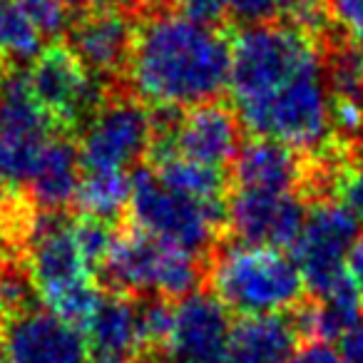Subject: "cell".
<instances>
[{"mask_svg": "<svg viewBox=\"0 0 363 363\" xmlns=\"http://www.w3.org/2000/svg\"><path fill=\"white\" fill-rule=\"evenodd\" d=\"M224 3H227V18L242 28L272 23L281 13L279 0H224Z\"/></svg>", "mask_w": 363, "mask_h": 363, "instance_id": "cell-25", "label": "cell"}, {"mask_svg": "<svg viewBox=\"0 0 363 363\" xmlns=\"http://www.w3.org/2000/svg\"><path fill=\"white\" fill-rule=\"evenodd\" d=\"M343 363H363V321H358L346 336L341 338V351H338Z\"/></svg>", "mask_w": 363, "mask_h": 363, "instance_id": "cell-30", "label": "cell"}, {"mask_svg": "<svg viewBox=\"0 0 363 363\" xmlns=\"http://www.w3.org/2000/svg\"><path fill=\"white\" fill-rule=\"evenodd\" d=\"M140 363H164V361H160V358H145V361H140Z\"/></svg>", "mask_w": 363, "mask_h": 363, "instance_id": "cell-36", "label": "cell"}, {"mask_svg": "<svg viewBox=\"0 0 363 363\" xmlns=\"http://www.w3.org/2000/svg\"><path fill=\"white\" fill-rule=\"evenodd\" d=\"M356 150H358V155H361V160H363V140H361V142H358V145H356Z\"/></svg>", "mask_w": 363, "mask_h": 363, "instance_id": "cell-37", "label": "cell"}, {"mask_svg": "<svg viewBox=\"0 0 363 363\" xmlns=\"http://www.w3.org/2000/svg\"><path fill=\"white\" fill-rule=\"evenodd\" d=\"M328 16L348 30L363 21V0H328Z\"/></svg>", "mask_w": 363, "mask_h": 363, "instance_id": "cell-28", "label": "cell"}, {"mask_svg": "<svg viewBox=\"0 0 363 363\" xmlns=\"http://www.w3.org/2000/svg\"><path fill=\"white\" fill-rule=\"evenodd\" d=\"M0 363H6V341L0 336Z\"/></svg>", "mask_w": 363, "mask_h": 363, "instance_id": "cell-34", "label": "cell"}, {"mask_svg": "<svg viewBox=\"0 0 363 363\" xmlns=\"http://www.w3.org/2000/svg\"><path fill=\"white\" fill-rule=\"evenodd\" d=\"M229 331V308L212 291H194L174 303L164 358L172 363H224Z\"/></svg>", "mask_w": 363, "mask_h": 363, "instance_id": "cell-13", "label": "cell"}, {"mask_svg": "<svg viewBox=\"0 0 363 363\" xmlns=\"http://www.w3.org/2000/svg\"><path fill=\"white\" fill-rule=\"evenodd\" d=\"M286 363H343V361L338 356V351H333L328 343L311 341V343H303L301 348H296Z\"/></svg>", "mask_w": 363, "mask_h": 363, "instance_id": "cell-27", "label": "cell"}, {"mask_svg": "<svg viewBox=\"0 0 363 363\" xmlns=\"http://www.w3.org/2000/svg\"><path fill=\"white\" fill-rule=\"evenodd\" d=\"M207 286L229 311L242 316L281 313L306 298L301 269L272 247L219 242L207 257Z\"/></svg>", "mask_w": 363, "mask_h": 363, "instance_id": "cell-2", "label": "cell"}, {"mask_svg": "<svg viewBox=\"0 0 363 363\" xmlns=\"http://www.w3.org/2000/svg\"><path fill=\"white\" fill-rule=\"evenodd\" d=\"M346 274H348V279H351L353 289H356L358 298H361V306H363V234L361 237H356L351 252H348Z\"/></svg>", "mask_w": 363, "mask_h": 363, "instance_id": "cell-29", "label": "cell"}, {"mask_svg": "<svg viewBox=\"0 0 363 363\" xmlns=\"http://www.w3.org/2000/svg\"><path fill=\"white\" fill-rule=\"evenodd\" d=\"M147 167L164 182L167 187L179 194L207 204H227L232 192V174L222 167L204 164V162L189 160L177 152H157L147 157Z\"/></svg>", "mask_w": 363, "mask_h": 363, "instance_id": "cell-18", "label": "cell"}, {"mask_svg": "<svg viewBox=\"0 0 363 363\" xmlns=\"http://www.w3.org/2000/svg\"><path fill=\"white\" fill-rule=\"evenodd\" d=\"M6 187H8V184H6V182H3V177H0V194L6 192Z\"/></svg>", "mask_w": 363, "mask_h": 363, "instance_id": "cell-38", "label": "cell"}, {"mask_svg": "<svg viewBox=\"0 0 363 363\" xmlns=\"http://www.w3.org/2000/svg\"><path fill=\"white\" fill-rule=\"evenodd\" d=\"M82 169H130L150 157L155 142L152 107L127 85H105L100 105L80 127Z\"/></svg>", "mask_w": 363, "mask_h": 363, "instance_id": "cell-7", "label": "cell"}, {"mask_svg": "<svg viewBox=\"0 0 363 363\" xmlns=\"http://www.w3.org/2000/svg\"><path fill=\"white\" fill-rule=\"evenodd\" d=\"M82 177L80 150L72 135L57 132L48 142L45 152L38 160L30 179L23 192L43 209V212H65L72 207L77 184Z\"/></svg>", "mask_w": 363, "mask_h": 363, "instance_id": "cell-17", "label": "cell"}, {"mask_svg": "<svg viewBox=\"0 0 363 363\" xmlns=\"http://www.w3.org/2000/svg\"><path fill=\"white\" fill-rule=\"evenodd\" d=\"M333 197L356 222H363V162H343L333 184Z\"/></svg>", "mask_w": 363, "mask_h": 363, "instance_id": "cell-23", "label": "cell"}, {"mask_svg": "<svg viewBox=\"0 0 363 363\" xmlns=\"http://www.w3.org/2000/svg\"><path fill=\"white\" fill-rule=\"evenodd\" d=\"M298 341L294 313L242 316L229 331L224 363H286Z\"/></svg>", "mask_w": 363, "mask_h": 363, "instance_id": "cell-16", "label": "cell"}, {"mask_svg": "<svg viewBox=\"0 0 363 363\" xmlns=\"http://www.w3.org/2000/svg\"><path fill=\"white\" fill-rule=\"evenodd\" d=\"M125 222L157 239L209 257L227 239V204H207L169 189L150 167L132 174Z\"/></svg>", "mask_w": 363, "mask_h": 363, "instance_id": "cell-5", "label": "cell"}, {"mask_svg": "<svg viewBox=\"0 0 363 363\" xmlns=\"http://www.w3.org/2000/svg\"><path fill=\"white\" fill-rule=\"evenodd\" d=\"M26 80L38 105L62 135L80 130L105 92V85L92 77L65 43H55L38 52L30 70L26 72Z\"/></svg>", "mask_w": 363, "mask_h": 363, "instance_id": "cell-8", "label": "cell"}, {"mask_svg": "<svg viewBox=\"0 0 363 363\" xmlns=\"http://www.w3.org/2000/svg\"><path fill=\"white\" fill-rule=\"evenodd\" d=\"M356 237L358 222L338 202L321 199L308 204L291 254L311 296H321L346 277V257Z\"/></svg>", "mask_w": 363, "mask_h": 363, "instance_id": "cell-9", "label": "cell"}, {"mask_svg": "<svg viewBox=\"0 0 363 363\" xmlns=\"http://www.w3.org/2000/svg\"><path fill=\"white\" fill-rule=\"evenodd\" d=\"M28 21L38 28L43 38H57L70 26L67 6L62 0H18Z\"/></svg>", "mask_w": 363, "mask_h": 363, "instance_id": "cell-22", "label": "cell"}, {"mask_svg": "<svg viewBox=\"0 0 363 363\" xmlns=\"http://www.w3.org/2000/svg\"><path fill=\"white\" fill-rule=\"evenodd\" d=\"M279 6H281L279 16H284V21L294 23L313 35H323V26L331 18L328 0H279Z\"/></svg>", "mask_w": 363, "mask_h": 363, "instance_id": "cell-24", "label": "cell"}, {"mask_svg": "<svg viewBox=\"0 0 363 363\" xmlns=\"http://www.w3.org/2000/svg\"><path fill=\"white\" fill-rule=\"evenodd\" d=\"M67 6V11H77V13H85V11H92V8H100V6H107L112 0H62Z\"/></svg>", "mask_w": 363, "mask_h": 363, "instance_id": "cell-31", "label": "cell"}, {"mask_svg": "<svg viewBox=\"0 0 363 363\" xmlns=\"http://www.w3.org/2000/svg\"><path fill=\"white\" fill-rule=\"evenodd\" d=\"M137 26L130 6L107 3L77 13L67 26V48L102 85H125Z\"/></svg>", "mask_w": 363, "mask_h": 363, "instance_id": "cell-10", "label": "cell"}, {"mask_svg": "<svg viewBox=\"0 0 363 363\" xmlns=\"http://www.w3.org/2000/svg\"><path fill=\"white\" fill-rule=\"evenodd\" d=\"M318 67H323L321 35L286 21L239 28L229 67L234 107L262 100Z\"/></svg>", "mask_w": 363, "mask_h": 363, "instance_id": "cell-4", "label": "cell"}, {"mask_svg": "<svg viewBox=\"0 0 363 363\" xmlns=\"http://www.w3.org/2000/svg\"><path fill=\"white\" fill-rule=\"evenodd\" d=\"M308 152L269 137L242 142L232 162V187L262 192H301Z\"/></svg>", "mask_w": 363, "mask_h": 363, "instance_id": "cell-14", "label": "cell"}, {"mask_svg": "<svg viewBox=\"0 0 363 363\" xmlns=\"http://www.w3.org/2000/svg\"><path fill=\"white\" fill-rule=\"evenodd\" d=\"M306 207L298 194L234 187L227 197V237L252 247L291 252L301 234Z\"/></svg>", "mask_w": 363, "mask_h": 363, "instance_id": "cell-11", "label": "cell"}, {"mask_svg": "<svg viewBox=\"0 0 363 363\" xmlns=\"http://www.w3.org/2000/svg\"><path fill=\"white\" fill-rule=\"evenodd\" d=\"M82 336L90 363L145 361L140 338V298L105 291Z\"/></svg>", "mask_w": 363, "mask_h": 363, "instance_id": "cell-15", "label": "cell"}, {"mask_svg": "<svg viewBox=\"0 0 363 363\" xmlns=\"http://www.w3.org/2000/svg\"><path fill=\"white\" fill-rule=\"evenodd\" d=\"M72 234H75V242H77V247H80L90 272L97 274V269H100L102 262L107 259V254H110L112 244H115L120 232H117L115 224L107 222V219L80 214L77 219H72Z\"/></svg>", "mask_w": 363, "mask_h": 363, "instance_id": "cell-21", "label": "cell"}, {"mask_svg": "<svg viewBox=\"0 0 363 363\" xmlns=\"http://www.w3.org/2000/svg\"><path fill=\"white\" fill-rule=\"evenodd\" d=\"M6 321H8V313L3 311V306H0V326H6Z\"/></svg>", "mask_w": 363, "mask_h": 363, "instance_id": "cell-35", "label": "cell"}, {"mask_svg": "<svg viewBox=\"0 0 363 363\" xmlns=\"http://www.w3.org/2000/svg\"><path fill=\"white\" fill-rule=\"evenodd\" d=\"M95 277L112 294L179 301L207 286V257L157 239L125 222V229L117 234Z\"/></svg>", "mask_w": 363, "mask_h": 363, "instance_id": "cell-3", "label": "cell"}, {"mask_svg": "<svg viewBox=\"0 0 363 363\" xmlns=\"http://www.w3.org/2000/svg\"><path fill=\"white\" fill-rule=\"evenodd\" d=\"M172 11L199 26L217 28L219 23L227 21V3L224 0H169Z\"/></svg>", "mask_w": 363, "mask_h": 363, "instance_id": "cell-26", "label": "cell"}, {"mask_svg": "<svg viewBox=\"0 0 363 363\" xmlns=\"http://www.w3.org/2000/svg\"><path fill=\"white\" fill-rule=\"evenodd\" d=\"M348 43H351V48L358 52V55L363 57V21L361 23H356L353 28H348Z\"/></svg>", "mask_w": 363, "mask_h": 363, "instance_id": "cell-32", "label": "cell"}, {"mask_svg": "<svg viewBox=\"0 0 363 363\" xmlns=\"http://www.w3.org/2000/svg\"><path fill=\"white\" fill-rule=\"evenodd\" d=\"M232 38L174 11L140 21L125 85L150 107L189 110L229 85Z\"/></svg>", "mask_w": 363, "mask_h": 363, "instance_id": "cell-1", "label": "cell"}, {"mask_svg": "<svg viewBox=\"0 0 363 363\" xmlns=\"http://www.w3.org/2000/svg\"><path fill=\"white\" fill-rule=\"evenodd\" d=\"M242 147V122L237 110L222 100L182 110L169 135L152 145L150 155L177 152L189 160L227 169Z\"/></svg>", "mask_w": 363, "mask_h": 363, "instance_id": "cell-12", "label": "cell"}, {"mask_svg": "<svg viewBox=\"0 0 363 363\" xmlns=\"http://www.w3.org/2000/svg\"><path fill=\"white\" fill-rule=\"evenodd\" d=\"M234 110L242 127L254 137L279 140L301 152H318L333 140L323 67L303 72L272 95Z\"/></svg>", "mask_w": 363, "mask_h": 363, "instance_id": "cell-6", "label": "cell"}, {"mask_svg": "<svg viewBox=\"0 0 363 363\" xmlns=\"http://www.w3.org/2000/svg\"><path fill=\"white\" fill-rule=\"evenodd\" d=\"M130 3H135V6H140V8H155V6H160V3H164V0H130Z\"/></svg>", "mask_w": 363, "mask_h": 363, "instance_id": "cell-33", "label": "cell"}, {"mask_svg": "<svg viewBox=\"0 0 363 363\" xmlns=\"http://www.w3.org/2000/svg\"><path fill=\"white\" fill-rule=\"evenodd\" d=\"M132 174L125 169H82L75 192V209L87 217L115 222L130 207Z\"/></svg>", "mask_w": 363, "mask_h": 363, "instance_id": "cell-19", "label": "cell"}, {"mask_svg": "<svg viewBox=\"0 0 363 363\" xmlns=\"http://www.w3.org/2000/svg\"><path fill=\"white\" fill-rule=\"evenodd\" d=\"M43 35L28 21L18 0H0V60L8 65L33 62L40 52Z\"/></svg>", "mask_w": 363, "mask_h": 363, "instance_id": "cell-20", "label": "cell"}]
</instances>
